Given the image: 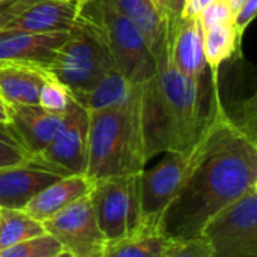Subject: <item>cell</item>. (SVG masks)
Here are the masks:
<instances>
[{"label":"cell","mask_w":257,"mask_h":257,"mask_svg":"<svg viewBox=\"0 0 257 257\" xmlns=\"http://www.w3.org/2000/svg\"><path fill=\"white\" fill-rule=\"evenodd\" d=\"M36 0H8L0 3V30H3L18 14Z\"/></svg>","instance_id":"f1b7e54d"},{"label":"cell","mask_w":257,"mask_h":257,"mask_svg":"<svg viewBox=\"0 0 257 257\" xmlns=\"http://www.w3.org/2000/svg\"><path fill=\"white\" fill-rule=\"evenodd\" d=\"M185 5H187V0H169L167 14H170L175 18H182Z\"/></svg>","instance_id":"4dcf8cb0"},{"label":"cell","mask_w":257,"mask_h":257,"mask_svg":"<svg viewBox=\"0 0 257 257\" xmlns=\"http://www.w3.org/2000/svg\"><path fill=\"white\" fill-rule=\"evenodd\" d=\"M241 45L233 21L203 30V51L211 77L218 81V69L223 62L230 59Z\"/></svg>","instance_id":"ffe728a7"},{"label":"cell","mask_w":257,"mask_h":257,"mask_svg":"<svg viewBox=\"0 0 257 257\" xmlns=\"http://www.w3.org/2000/svg\"><path fill=\"white\" fill-rule=\"evenodd\" d=\"M0 122H9V108L2 98H0Z\"/></svg>","instance_id":"1f68e13d"},{"label":"cell","mask_w":257,"mask_h":257,"mask_svg":"<svg viewBox=\"0 0 257 257\" xmlns=\"http://www.w3.org/2000/svg\"><path fill=\"white\" fill-rule=\"evenodd\" d=\"M33 154L24 145L11 122H0V169L21 164Z\"/></svg>","instance_id":"603a6c76"},{"label":"cell","mask_w":257,"mask_h":257,"mask_svg":"<svg viewBox=\"0 0 257 257\" xmlns=\"http://www.w3.org/2000/svg\"><path fill=\"white\" fill-rule=\"evenodd\" d=\"M3 2H8V0H0V3H3Z\"/></svg>","instance_id":"74e56055"},{"label":"cell","mask_w":257,"mask_h":257,"mask_svg":"<svg viewBox=\"0 0 257 257\" xmlns=\"http://www.w3.org/2000/svg\"><path fill=\"white\" fill-rule=\"evenodd\" d=\"M44 233V224L23 209L0 208V251Z\"/></svg>","instance_id":"44dd1931"},{"label":"cell","mask_w":257,"mask_h":257,"mask_svg":"<svg viewBox=\"0 0 257 257\" xmlns=\"http://www.w3.org/2000/svg\"><path fill=\"white\" fill-rule=\"evenodd\" d=\"M257 187V143L229 117L220 98L191 151L184 181L166 209L158 233L169 241L200 236L221 209Z\"/></svg>","instance_id":"6da1fadb"},{"label":"cell","mask_w":257,"mask_h":257,"mask_svg":"<svg viewBox=\"0 0 257 257\" xmlns=\"http://www.w3.org/2000/svg\"><path fill=\"white\" fill-rule=\"evenodd\" d=\"M90 188L92 182L84 175H69L42 190L29 202L23 211L39 223H44L78 199L87 196Z\"/></svg>","instance_id":"2e32d148"},{"label":"cell","mask_w":257,"mask_h":257,"mask_svg":"<svg viewBox=\"0 0 257 257\" xmlns=\"http://www.w3.org/2000/svg\"><path fill=\"white\" fill-rule=\"evenodd\" d=\"M53 257H74L71 253H68V251H65V250H62L60 253H57V254H54Z\"/></svg>","instance_id":"e575fe53"},{"label":"cell","mask_w":257,"mask_h":257,"mask_svg":"<svg viewBox=\"0 0 257 257\" xmlns=\"http://www.w3.org/2000/svg\"><path fill=\"white\" fill-rule=\"evenodd\" d=\"M154 57L155 77L140 84L148 161L164 152H191L220 98L218 83H212L217 80L209 72L193 78L176 69L170 57L169 24Z\"/></svg>","instance_id":"7a4b0ae2"},{"label":"cell","mask_w":257,"mask_h":257,"mask_svg":"<svg viewBox=\"0 0 257 257\" xmlns=\"http://www.w3.org/2000/svg\"><path fill=\"white\" fill-rule=\"evenodd\" d=\"M256 6L257 0H245L238 8V11L235 12V15H233V26H235V30H236L239 39H242L244 32L247 30L248 24L253 21V18L256 15Z\"/></svg>","instance_id":"83f0119b"},{"label":"cell","mask_w":257,"mask_h":257,"mask_svg":"<svg viewBox=\"0 0 257 257\" xmlns=\"http://www.w3.org/2000/svg\"><path fill=\"white\" fill-rule=\"evenodd\" d=\"M197 17L202 29L206 30L233 21V11L229 5V0H215L209 6H206Z\"/></svg>","instance_id":"4316f807"},{"label":"cell","mask_w":257,"mask_h":257,"mask_svg":"<svg viewBox=\"0 0 257 257\" xmlns=\"http://www.w3.org/2000/svg\"><path fill=\"white\" fill-rule=\"evenodd\" d=\"M65 2H74V3H77V5H78V0H65Z\"/></svg>","instance_id":"8d00e7d4"},{"label":"cell","mask_w":257,"mask_h":257,"mask_svg":"<svg viewBox=\"0 0 257 257\" xmlns=\"http://www.w3.org/2000/svg\"><path fill=\"white\" fill-rule=\"evenodd\" d=\"M164 154L158 164L140 173V226L136 235L158 233L160 221L188 170L191 152Z\"/></svg>","instance_id":"ba28073f"},{"label":"cell","mask_w":257,"mask_h":257,"mask_svg":"<svg viewBox=\"0 0 257 257\" xmlns=\"http://www.w3.org/2000/svg\"><path fill=\"white\" fill-rule=\"evenodd\" d=\"M47 72L24 63H0V98L8 104L36 105Z\"/></svg>","instance_id":"e0dca14e"},{"label":"cell","mask_w":257,"mask_h":257,"mask_svg":"<svg viewBox=\"0 0 257 257\" xmlns=\"http://www.w3.org/2000/svg\"><path fill=\"white\" fill-rule=\"evenodd\" d=\"M167 24L170 57L176 69L193 78L208 74L203 51V29L199 17L175 18L167 14Z\"/></svg>","instance_id":"4fadbf2b"},{"label":"cell","mask_w":257,"mask_h":257,"mask_svg":"<svg viewBox=\"0 0 257 257\" xmlns=\"http://www.w3.org/2000/svg\"><path fill=\"white\" fill-rule=\"evenodd\" d=\"M87 113L89 145L84 176L95 182L140 173L148 163L142 86H133L131 98L125 105Z\"/></svg>","instance_id":"3957f363"},{"label":"cell","mask_w":257,"mask_h":257,"mask_svg":"<svg viewBox=\"0 0 257 257\" xmlns=\"http://www.w3.org/2000/svg\"><path fill=\"white\" fill-rule=\"evenodd\" d=\"M63 248L56 238L48 233L30 238L0 251V257H53Z\"/></svg>","instance_id":"cb8c5ba5"},{"label":"cell","mask_w":257,"mask_h":257,"mask_svg":"<svg viewBox=\"0 0 257 257\" xmlns=\"http://www.w3.org/2000/svg\"><path fill=\"white\" fill-rule=\"evenodd\" d=\"M80 14L95 24L119 72L131 84H143L155 77V57L145 36L110 0H87Z\"/></svg>","instance_id":"5b68a950"},{"label":"cell","mask_w":257,"mask_h":257,"mask_svg":"<svg viewBox=\"0 0 257 257\" xmlns=\"http://www.w3.org/2000/svg\"><path fill=\"white\" fill-rule=\"evenodd\" d=\"M86 2H87V0H78V8L81 9V6H83V5H84Z\"/></svg>","instance_id":"d590c367"},{"label":"cell","mask_w":257,"mask_h":257,"mask_svg":"<svg viewBox=\"0 0 257 257\" xmlns=\"http://www.w3.org/2000/svg\"><path fill=\"white\" fill-rule=\"evenodd\" d=\"M89 145V113L74 101L65 113V122L54 140L38 155L65 169L71 175H84Z\"/></svg>","instance_id":"8fae6325"},{"label":"cell","mask_w":257,"mask_h":257,"mask_svg":"<svg viewBox=\"0 0 257 257\" xmlns=\"http://www.w3.org/2000/svg\"><path fill=\"white\" fill-rule=\"evenodd\" d=\"M45 232L74 257H102L107 239L93 215L89 194L42 223Z\"/></svg>","instance_id":"9c48e42d"},{"label":"cell","mask_w":257,"mask_h":257,"mask_svg":"<svg viewBox=\"0 0 257 257\" xmlns=\"http://www.w3.org/2000/svg\"><path fill=\"white\" fill-rule=\"evenodd\" d=\"M113 69L117 66L101 33L93 23L78 14L68 39L44 71L60 81L74 99H78Z\"/></svg>","instance_id":"277c9868"},{"label":"cell","mask_w":257,"mask_h":257,"mask_svg":"<svg viewBox=\"0 0 257 257\" xmlns=\"http://www.w3.org/2000/svg\"><path fill=\"white\" fill-rule=\"evenodd\" d=\"M169 239L160 233L130 235L107 242L102 257H161Z\"/></svg>","instance_id":"7402d4cb"},{"label":"cell","mask_w":257,"mask_h":257,"mask_svg":"<svg viewBox=\"0 0 257 257\" xmlns=\"http://www.w3.org/2000/svg\"><path fill=\"white\" fill-rule=\"evenodd\" d=\"M245 0H229V5H230V8H232V11H233V15H235V12L238 11V8L244 3Z\"/></svg>","instance_id":"836d02e7"},{"label":"cell","mask_w":257,"mask_h":257,"mask_svg":"<svg viewBox=\"0 0 257 257\" xmlns=\"http://www.w3.org/2000/svg\"><path fill=\"white\" fill-rule=\"evenodd\" d=\"M69 32L32 33L14 29L0 30V63H24L45 69Z\"/></svg>","instance_id":"7c38bea8"},{"label":"cell","mask_w":257,"mask_h":257,"mask_svg":"<svg viewBox=\"0 0 257 257\" xmlns=\"http://www.w3.org/2000/svg\"><path fill=\"white\" fill-rule=\"evenodd\" d=\"M133 86L134 84H131L119 72V69H113L92 90H89L87 93L74 101L78 102L86 111L120 107L130 101Z\"/></svg>","instance_id":"d6986e66"},{"label":"cell","mask_w":257,"mask_h":257,"mask_svg":"<svg viewBox=\"0 0 257 257\" xmlns=\"http://www.w3.org/2000/svg\"><path fill=\"white\" fill-rule=\"evenodd\" d=\"M212 257H257V187L217 212L202 229Z\"/></svg>","instance_id":"52a82bcc"},{"label":"cell","mask_w":257,"mask_h":257,"mask_svg":"<svg viewBox=\"0 0 257 257\" xmlns=\"http://www.w3.org/2000/svg\"><path fill=\"white\" fill-rule=\"evenodd\" d=\"M78 14L80 8L74 2L36 0L18 14L5 29L32 33L69 32L74 27Z\"/></svg>","instance_id":"9a60e30c"},{"label":"cell","mask_w":257,"mask_h":257,"mask_svg":"<svg viewBox=\"0 0 257 257\" xmlns=\"http://www.w3.org/2000/svg\"><path fill=\"white\" fill-rule=\"evenodd\" d=\"M161 257H212V250L205 238L196 236L182 241H169Z\"/></svg>","instance_id":"484cf974"},{"label":"cell","mask_w":257,"mask_h":257,"mask_svg":"<svg viewBox=\"0 0 257 257\" xmlns=\"http://www.w3.org/2000/svg\"><path fill=\"white\" fill-rule=\"evenodd\" d=\"M8 108L11 125L33 155L47 149L65 122V114L50 113L38 104H12Z\"/></svg>","instance_id":"5bb4252c"},{"label":"cell","mask_w":257,"mask_h":257,"mask_svg":"<svg viewBox=\"0 0 257 257\" xmlns=\"http://www.w3.org/2000/svg\"><path fill=\"white\" fill-rule=\"evenodd\" d=\"M72 102V96L69 90L57 81L54 77L47 74L45 81L39 90L38 96V105L44 110L56 114H65Z\"/></svg>","instance_id":"d4e9b609"},{"label":"cell","mask_w":257,"mask_h":257,"mask_svg":"<svg viewBox=\"0 0 257 257\" xmlns=\"http://www.w3.org/2000/svg\"><path fill=\"white\" fill-rule=\"evenodd\" d=\"M69 175L65 169L41 155H33L17 166L0 169V208L24 209L42 190Z\"/></svg>","instance_id":"30bf717a"},{"label":"cell","mask_w":257,"mask_h":257,"mask_svg":"<svg viewBox=\"0 0 257 257\" xmlns=\"http://www.w3.org/2000/svg\"><path fill=\"white\" fill-rule=\"evenodd\" d=\"M145 36L155 56L166 38L167 14H163L152 0H110Z\"/></svg>","instance_id":"ac0fdd59"},{"label":"cell","mask_w":257,"mask_h":257,"mask_svg":"<svg viewBox=\"0 0 257 257\" xmlns=\"http://www.w3.org/2000/svg\"><path fill=\"white\" fill-rule=\"evenodd\" d=\"M154 2V5L163 12V14H166L167 12V5H169V0H152Z\"/></svg>","instance_id":"d6a6232c"},{"label":"cell","mask_w":257,"mask_h":257,"mask_svg":"<svg viewBox=\"0 0 257 257\" xmlns=\"http://www.w3.org/2000/svg\"><path fill=\"white\" fill-rule=\"evenodd\" d=\"M140 173L92 182L89 199L98 227L107 242L136 235L139 230Z\"/></svg>","instance_id":"8992f818"},{"label":"cell","mask_w":257,"mask_h":257,"mask_svg":"<svg viewBox=\"0 0 257 257\" xmlns=\"http://www.w3.org/2000/svg\"><path fill=\"white\" fill-rule=\"evenodd\" d=\"M212 2H215V0H187L182 17H197Z\"/></svg>","instance_id":"f546056e"}]
</instances>
